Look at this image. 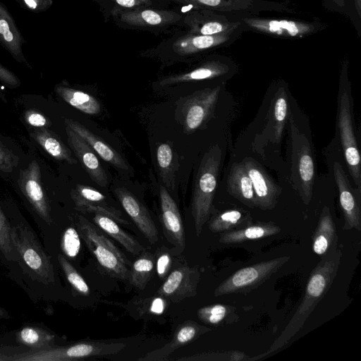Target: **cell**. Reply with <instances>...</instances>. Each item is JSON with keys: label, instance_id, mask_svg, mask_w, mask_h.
Listing matches in <instances>:
<instances>
[{"label": "cell", "instance_id": "obj_47", "mask_svg": "<svg viewBox=\"0 0 361 361\" xmlns=\"http://www.w3.org/2000/svg\"><path fill=\"white\" fill-rule=\"evenodd\" d=\"M326 10L344 15L348 17V11L346 0H320Z\"/></svg>", "mask_w": 361, "mask_h": 361}, {"label": "cell", "instance_id": "obj_49", "mask_svg": "<svg viewBox=\"0 0 361 361\" xmlns=\"http://www.w3.org/2000/svg\"><path fill=\"white\" fill-rule=\"evenodd\" d=\"M0 81L7 86L14 88L20 85L19 78L11 71L0 63Z\"/></svg>", "mask_w": 361, "mask_h": 361}, {"label": "cell", "instance_id": "obj_45", "mask_svg": "<svg viewBox=\"0 0 361 361\" xmlns=\"http://www.w3.org/2000/svg\"><path fill=\"white\" fill-rule=\"evenodd\" d=\"M25 119L31 126L39 128L46 127L49 125V121L42 114L33 109L25 112Z\"/></svg>", "mask_w": 361, "mask_h": 361}, {"label": "cell", "instance_id": "obj_43", "mask_svg": "<svg viewBox=\"0 0 361 361\" xmlns=\"http://www.w3.org/2000/svg\"><path fill=\"white\" fill-rule=\"evenodd\" d=\"M348 17L356 28L358 35L361 31V0H346Z\"/></svg>", "mask_w": 361, "mask_h": 361}, {"label": "cell", "instance_id": "obj_20", "mask_svg": "<svg viewBox=\"0 0 361 361\" xmlns=\"http://www.w3.org/2000/svg\"><path fill=\"white\" fill-rule=\"evenodd\" d=\"M68 142L91 179L101 187L108 184V176L91 147L75 132L66 126Z\"/></svg>", "mask_w": 361, "mask_h": 361}, {"label": "cell", "instance_id": "obj_9", "mask_svg": "<svg viewBox=\"0 0 361 361\" xmlns=\"http://www.w3.org/2000/svg\"><path fill=\"white\" fill-rule=\"evenodd\" d=\"M292 140L291 178L303 202L308 204L312 199L315 167L310 144L300 132L292 116H290Z\"/></svg>", "mask_w": 361, "mask_h": 361}, {"label": "cell", "instance_id": "obj_1", "mask_svg": "<svg viewBox=\"0 0 361 361\" xmlns=\"http://www.w3.org/2000/svg\"><path fill=\"white\" fill-rule=\"evenodd\" d=\"M4 211L10 224L17 254L16 261L8 268V276L33 302L63 298V288L54 257L47 252L34 228L22 215Z\"/></svg>", "mask_w": 361, "mask_h": 361}, {"label": "cell", "instance_id": "obj_3", "mask_svg": "<svg viewBox=\"0 0 361 361\" xmlns=\"http://www.w3.org/2000/svg\"><path fill=\"white\" fill-rule=\"evenodd\" d=\"M342 252L336 241L322 256L308 279L302 302L281 334L271 344L264 356L283 347L303 327L317 304L327 293L336 278L341 264Z\"/></svg>", "mask_w": 361, "mask_h": 361}, {"label": "cell", "instance_id": "obj_6", "mask_svg": "<svg viewBox=\"0 0 361 361\" xmlns=\"http://www.w3.org/2000/svg\"><path fill=\"white\" fill-rule=\"evenodd\" d=\"M246 32L286 39L305 38L320 32L326 24L319 18L312 19L273 18L252 14H238Z\"/></svg>", "mask_w": 361, "mask_h": 361}, {"label": "cell", "instance_id": "obj_28", "mask_svg": "<svg viewBox=\"0 0 361 361\" xmlns=\"http://www.w3.org/2000/svg\"><path fill=\"white\" fill-rule=\"evenodd\" d=\"M55 92L66 103L86 114L97 115L101 111L99 102L86 92L62 84L55 87Z\"/></svg>", "mask_w": 361, "mask_h": 361}, {"label": "cell", "instance_id": "obj_5", "mask_svg": "<svg viewBox=\"0 0 361 361\" xmlns=\"http://www.w3.org/2000/svg\"><path fill=\"white\" fill-rule=\"evenodd\" d=\"M184 13L164 7H145L115 13L111 18L120 29L142 31L155 35L183 28Z\"/></svg>", "mask_w": 361, "mask_h": 361}, {"label": "cell", "instance_id": "obj_12", "mask_svg": "<svg viewBox=\"0 0 361 361\" xmlns=\"http://www.w3.org/2000/svg\"><path fill=\"white\" fill-rule=\"evenodd\" d=\"M236 65L228 56L210 54L202 56L192 68L160 78L157 83L161 87L189 82H197L226 78L234 73Z\"/></svg>", "mask_w": 361, "mask_h": 361}, {"label": "cell", "instance_id": "obj_21", "mask_svg": "<svg viewBox=\"0 0 361 361\" xmlns=\"http://www.w3.org/2000/svg\"><path fill=\"white\" fill-rule=\"evenodd\" d=\"M16 343L28 350L46 349L63 344V339L44 323L24 324L14 331Z\"/></svg>", "mask_w": 361, "mask_h": 361}, {"label": "cell", "instance_id": "obj_19", "mask_svg": "<svg viewBox=\"0 0 361 361\" xmlns=\"http://www.w3.org/2000/svg\"><path fill=\"white\" fill-rule=\"evenodd\" d=\"M211 328L200 325L189 320L181 324L176 329L171 341L162 348L147 353L138 359L139 361H164L176 350L185 345L201 335L210 331Z\"/></svg>", "mask_w": 361, "mask_h": 361}, {"label": "cell", "instance_id": "obj_33", "mask_svg": "<svg viewBox=\"0 0 361 361\" xmlns=\"http://www.w3.org/2000/svg\"><path fill=\"white\" fill-rule=\"evenodd\" d=\"M252 224L249 213L239 209H228L214 216L209 221L208 227L213 233H224L232 231L238 226H247Z\"/></svg>", "mask_w": 361, "mask_h": 361}, {"label": "cell", "instance_id": "obj_48", "mask_svg": "<svg viewBox=\"0 0 361 361\" xmlns=\"http://www.w3.org/2000/svg\"><path fill=\"white\" fill-rule=\"evenodd\" d=\"M171 265V257L168 252H161L156 263L157 273L160 279H164Z\"/></svg>", "mask_w": 361, "mask_h": 361}, {"label": "cell", "instance_id": "obj_46", "mask_svg": "<svg viewBox=\"0 0 361 361\" xmlns=\"http://www.w3.org/2000/svg\"><path fill=\"white\" fill-rule=\"evenodd\" d=\"M21 6L31 11L39 13L46 11L53 3V0H16Z\"/></svg>", "mask_w": 361, "mask_h": 361}, {"label": "cell", "instance_id": "obj_37", "mask_svg": "<svg viewBox=\"0 0 361 361\" xmlns=\"http://www.w3.org/2000/svg\"><path fill=\"white\" fill-rule=\"evenodd\" d=\"M197 317L202 322L209 325L231 324L238 319L235 308L231 305L214 304L200 308Z\"/></svg>", "mask_w": 361, "mask_h": 361}, {"label": "cell", "instance_id": "obj_4", "mask_svg": "<svg viewBox=\"0 0 361 361\" xmlns=\"http://www.w3.org/2000/svg\"><path fill=\"white\" fill-rule=\"evenodd\" d=\"M221 161V149L212 145L203 156L194 183L191 212L199 237L210 216Z\"/></svg>", "mask_w": 361, "mask_h": 361}, {"label": "cell", "instance_id": "obj_11", "mask_svg": "<svg viewBox=\"0 0 361 361\" xmlns=\"http://www.w3.org/2000/svg\"><path fill=\"white\" fill-rule=\"evenodd\" d=\"M290 259L288 256L276 257L240 269L221 282L214 296L250 292L268 280Z\"/></svg>", "mask_w": 361, "mask_h": 361}, {"label": "cell", "instance_id": "obj_32", "mask_svg": "<svg viewBox=\"0 0 361 361\" xmlns=\"http://www.w3.org/2000/svg\"><path fill=\"white\" fill-rule=\"evenodd\" d=\"M51 256L54 257L59 270L61 271L71 290V295L73 297L89 295L90 287L74 265L59 252Z\"/></svg>", "mask_w": 361, "mask_h": 361}, {"label": "cell", "instance_id": "obj_23", "mask_svg": "<svg viewBox=\"0 0 361 361\" xmlns=\"http://www.w3.org/2000/svg\"><path fill=\"white\" fill-rule=\"evenodd\" d=\"M25 42L11 14L6 6L0 1V44L17 61L29 66L23 51Z\"/></svg>", "mask_w": 361, "mask_h": 361}, {"label": "cell", "instance_id": "obj_39", "mask_svg": "<svg viewBox=\"0 0 361 361\" xmlns=\"http://www.w3.org/2000/svg\"><path fill=\"white\" fill-rule=\"evenodd\" d=\"M16 259L17 254L11 238L10 224L0 206V263L8 269Z\"/></svg>", "mask_w": 361, "mask_h": 361}, {"label": "cell", "instance_id": "obj_17", "mask_svg": "<svg viewBox=\"0 0 361 361\" xmlns=\"http://www.w3.org/2000/svg\"><path fill=\"white\" fill-rule=\"evenodd\" d=\"M241 163L251 180L256 197L257 207L263 210L273 209L281 192L280 187L255 160L245 158Z\"/></svg>", "mask_w": 361, "mask_h": 361}, {"label": "cell", "instance_id": "obj_10", "mask_svg": "<svg viewBox=\"0 0 361 361\" xmlns=\"http://www.w3.org/2000/svg\"><path fill=\"white\" fill-rule=\"evenodd\" d=\"M338 126L348 169L357 189L360 190V154L353 130L350 94L344 85L342 73L338 99Z\"/></svg>", "mask_w": 361, "mask_h": 361}, {"label": "cell", "instance_id": "obj_26", "mask_svg": "<svg viewBox=\"0 0 361 361\" xmlns=\"http://www.w3.org/2000/svg\"><path fill=\"white\" fill-rule=\"evenodd\" d=\"M279 226L273 222H258L239 229L222 233L219 242L224 244H236L243 242L267 238L279 233Z\"/></svg>", "mask_w": 361, "mask_h": 361}, {"label": "cell", "instance_id": "obj_7", "mask_svg": "<svg viewBox=\"0 0 361 361\" xmlns=\"http://www.w3.org/2000/svg\"><path fill=\"white\" fill-rule=\"evenodd\" d=\"M73 222L81 238L102 269L113 277L128 279V262L118 247L83 216L77 215Z\"/></svg>", "mask_w": 361, "mask_h": 361}, {"label": "cell", "instance_id": "obj_35", "mask_svg": "<svg viewBox=\"0 0 361 361\" xmlns=\"http://www.w3.org/2000/svg\"><path fill=\"white\" fill-rule=\"evenodd\" d=\"M80 235L74 224H66L61 227L56 240V250L54 254L59 252L65 256L71 263L78 257L80 248Z\"/></svg>", "mask_w": 361, "mask_h": 361}, {"label": "cell", "instance_id": "obj_8", "mask_svg": "<svg viewBox=\"0 0 361 361\" xmlns=\"http://www.w3.org/2000/svg\"><path fill=\"white\" fill-rule=\"evenodd\" d=\"M126 347L123 343L80 341L54 347L27 350L16 355L15 361H75L117 354Z\"/></svg>", "mask_w": 361, "mask_h": 361}, {"label": "cell", "instance_id": "obj_38", "mask_svg": "<svg viewBox=\"0 0 361 361\" xmlns=\"http://www.w3.org/2000/svg\"><path fill=\"white\" fill-rule=\"evenodd\" d=\"M154 268V256L151 253L145 252L132 265L128 280L135 288L142 290L149 281Z\"/></svg>", "mask_w": 361, "mask_h": 361}, {"label": "cell", "instance_id": "obj_24", "mask_svg": "<svg viewBox=\"0 0 361 361\" xmlns=\"http://www.w3.org/2000/svg\"><path fill=\"white\" fill-rule=\"evenodd\" d=\"M65 124L80 135L103 160L119 169H128V164L123 157L85 126L75 120L68 118L65 119Z\"/></svg>", "mask_w": 361, "mask_h": 361}, {"label": "cell", "instance_id": "obj_13", "mask_svg": "<svg viewBox=\"0 0 361 361\" xmlns=\"http://www.w3.org/2000/svg\"><path fill=\"white\" fill-rule=\"evenodd\" d=\"M244 26L238 14L225 13L207 8H192L184 13L183 28L189 32L215 35Z\"/></svg>", "mask_w": 361, "mask_h": 361}, {"label": "cell", "instance_id": "obj_14", "mask_svg": "<svg viewBox=\"0 0 361 361\" xmlns=\"http://www.w3.org/2000/svg\"><path fill=\"white\" fill-rule=\"evenodd\" d=\"M221 86L198 90L185 98L179 116L187 133L200 128L212 115L216 104Z\"/></svg>", "mask_w": 361, "mask_h": 361}, {"label": "cell", "instance_id": "obj_22", "mask_svg": "<svg viewBox=\"0 0 361 361\" xmlns=\"http://www.w3.org/2000/svg\"><path fill=\"white\" fill-rule=\"evenodd\" d=\"M159 198L165 235L171 243L183 250L185 245V231L178 206L164 186H160Z\"/></svg>", "mask_w": 361, "mask_h": 361}, {"label": "cell", "instance_id": "obj_44", "mask_svg": "<svg viewBox=\"0 0 361 361\" xmlns=\"http://www.w3.org/2000/svg\"><path fill=\"white\" fill-rule=\"evenodd\" d=\"M27 350L19 345H0V361H15L16 355Z\"/></svg>", "mask_w": 361, "mask_h": 361}, {"label": "cell", "instance_id": "obj_31", "mask_svg": "<svg viewBox=\"0 0 361 361\" xmlns=\"http://www.w3.org/2000/svg\"><path fill=\"white\" fill-rule=\"evenodd\" d=\"M99 7L104 20L108 22L116 13L145 7H164L166 0H92Z\"/></svg>", "mask_w": 361, "mask_h": 361}, {"label": "cell", "instance_id": "obj_34", "mask_svg": "<svg viewBox=\"0 0 361 361\" xmlns=\"http://www.w3.org/2000/svg\"><path fill=\"white\" fill-rule=\"evenodd\" d=\"M288 100L283 87H280L275 95L269 112V123L273 138L279 142L288 118Z\"/></svg>", "mask_w": 361, "mask_h": 361}, {"label": "cell", "instance_id": "obj_36", "mask_svg": "<svg viewBox=\"0 0 361 361\" xmlns=\"http://www.w3.org/2000/svg\"><path fill=\"white\" fill-rule=\"evenodd\" d=\"M74 204V209L80 212L101 214L109 216L116 222L127 225L129 222L123 217L122 213L116 208L109 205L106 200L86 201L71 192Z\"/></svg>", "mask_w": 361, "mask_h": 361}, {"label": "cell", "instance_id": "obj_40", "mask_svg": "<svg viewBox=\"0 0 361 361\" xmlns=\"http://www.w3.org/2000/svg\"><path fill=\"white\" fill-rule=\"evenodd\" d=\"M260 358V356L256 357H250L246 354L238 350H230L224 353H208L199 355H194L190 357H180L178 360L185 361H200V360H220V361H247L255 360Z\"/></svg>", "mask_w": 361, "mask_h": 361}, {"label": "cell", "instance_id": "obj_15", "mask_svg": "<svg viewBox=\"0 0 361 361\" xmlns=\"http://www.w3.org/2000/svg\"><path fill=\"white\" fill-rule=\"evenodd\" d=\"M200 274L197 267H181L172 271L157 290V295L179 302L197 294Z\"/></svg>", "mask_w": 361, "mask_h": 361}, {"label": "cell", "instance_id": "obj_16", "mask_svg": "<svg viewBox=\"0 0 361 361\" xmlns=\"http://www.w3.org/2000/svg\"><path fill=\"white\" fill-rule=\"evenodd\" d=\"M334 179L338 187L339 204L344 216L343 228L361 231V210L360 195H356L341 164L337 161L334 166Z\"/></svg>", "mask_w": 361, "mask_h": 361}, {"label": "cell", "instance_id": "obj_29", "mask_svg": "<svg viewBox=\"0 0 361 361\" xmlns=\"http://www.w3.org/2000/svg\"><path fill=\"white\" fill-rule=\"evenodd\" d=\"M92 220L98 227L121 244L131 254L139 255L145 250L139 242L125 232L117 222L109 216L94 214Z\"/></svg>", "mask_w": 361, "mask_h": 361}, {"label": "cell", "instance_id": "obj_42", "mask_svg": "<svg viewBox=\"0 0 361 361\" xmlns=\"http://www.w3.org/2000/svg\"><path fill=\"white\" fill-rule=\"evenodd\" d=\"M18 162V158L0 142V171L11 172Z\"/></svg>", "mask_w": 361, "mask_h": 361}, {"label": "cell", "instance_id": "obj_41", "mask_svg": "<svg viewBox=\"0 0 361 361\" xmlns=\"http://www.w3.org/2000/svg\"><path fill=\"white\" fill-rule=\"evenodd\" d=\"M157 160L158 166L161 170L164 180L168 183H173L172 180V167H173V150L171 147L167 143H161L157 149Z\"/></svg>", "mask_w": 361, "mask_h": 361}, {"label": "cell", "instance_id": "obj_50", "mask_svg": "<svg viewBox=\"0 0 361 361\" xmlns=\"http://www.w3.org/2000/svg\"><path fill=\"white\" fill-rule=\"evenodd\" d=\"M11 317V316L8 310L0 305V319H8Z\"/></svg>", "mask_w": 361, "mask_h": 361}, {"label": "cell", "instance_id": "obj_2", "mask_svg": "<svg viewBox=\"0 0 361 361\" xmlns=\"http://www.w3.org/2000/svg\"><path fill=\"white\" fill-rule=\"evenodd\" d=\"M245 32V25L215 35H202L184 28H178L168 37L155 46L142 51L140 54L142 57L156 59L165 65L192 62L214 50L231 45Z\"/></svg>", "mask_w": 361, "mask_h": 361}, {"label": "cell", "instance_id": "obj_18", "mask_svg": "<svg viewBox=\"0 0 361 361\" xmlns=\"http://www.w3.org/2000/svg\"><path fill=\"white\" fill-rule=\"evenodd\" d=\"M114 191L140 232L151 243H155L158 240V230L145 206L124 188H117Z\"/></svg>", "mask_w": 361, "mask_h": 361}, {"label": "cell", "instance_id": "obj_25", "mask_svg": "<svg viewBox=\"0 0 361 361\" xmlns=\"http://www.w3.org/2000/svg\"><path fill=\"white\" fill-rule=\"evenodd\" d=\"M228 192L250 208L257 207L256 197L250 177L242 163H235L231 168L228 180Z\"/></svg>", "mask_w": 361, "mask_h": 361}, {"label": "cell", "instance_id": "obj_30", "mask_svg": "<svg viewBox=\"0 0 361 361\" xmlns=\"http://www.w3.org/2000/svg\"><path fill=\"white\" fill-rule=\"evenodd\" d=\"M31 135L54 159L66 161L70 164H75L78 162L73 157L71 150L52 132L40 128L35 130Z\"/></svg>", "mask_w": 361, "mask_h": 361}, {"label": "cell", "instance_id": "obj_27", "mask_svg": "<svg viewBox=\"0 0 361 361\" xmlns=\"http://www.w3.org/2000/svg\"><path fill=\"white\" fill-rule=\"evenodd\" d=\"M336 241H338L336 225L329 208L324 207L312 235L313 251L315 254L323 256Z\"/></svg>", "mask_w": 361, "mask_h": 361}]
</instances>
